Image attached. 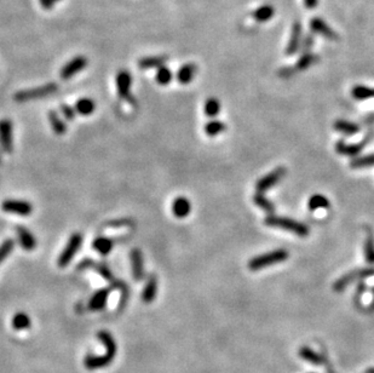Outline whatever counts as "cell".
Listing matches in <instances>:
<instances>
[{
	"label": "cell",
	"mask_w": 374,
	"mask_h": 373,
	"mask_svg": "<svg viewBox=\"0 0 374 373\" xmlns=\"http://www.w3.org/2000/svg\"><path fill=\"white\" fill-rule=\"evenodd\" d=\"M373 165H374V154H369L361 158H355L351 161L352 169H365V167H370V166Z\"/></svg>",
	"instance_id": "e575fe53"
},
{
	"label": "cell",
	"mask_w": 374,
	"mask_h": 373,
	"mask_svg": "<svg viewBox=\"0 0 374 373\" xmlns=\"http://www.w3.org/2000/svg\"><path fill=\"white\" fill-rule=\"evenodd\" d=\"M191 211V203L184 196H178L172 201V213L177 218H185Z\"/></svg>",
	"instance_id": "2e32d148"
},
{
	"label": "cell",
	"mask_w": 374,
	"mask_h": 373,
	"mask_svg": "<svg viewBox=\"0 0 374 373\" xmlns=\"http://www.w3.org/2000/svg\"><path fill=\"white\" fill-rule=\"evenodd\" d=\"M272 15H274V9L269 5H264L262 8L255 10L254 12V18L259 22H265L268 20H270Z\"/></svg>",
	"instance_id": "836d02e7"
},
{
	"label": "cell",
	"mask_w": 374,
	"mask_h": 373,
	"mask_svg": "<svg viewBox=\"0 0 374 373\" xmlns=\"http://www.w3.org/2000/svg\"><path fill=\"white\" fill-rule=\"evenodd\" d=\"M130 260H131V269H132V276L134 280L141 281L144 279V260L143 253L140 249H133L130 252Z\"/></svg>",
	"instance_id": "4fadbf2b"
},
{
	"label": "cell",
	"mask_w": 374,
	"mask_h": 373,
	"mask_svg": "<svg viewBox=\"0 0 374 373\" xmlns=\"http://www.w3.org/2000/svg\"><path fill=\"white\" fill-rule=\"evenodd\" d=\"M172 78H173V74L170 70V68L161 66L159 69H158V72H156L158 84H160V85L170 84L171 80H172Z\"/></svg>",
	"instance_id": "d6a6232c"
},
{
	"label": "cell",
	"mask_w": 374,
	"mask_h": 373,
	"mask_svg": "<svg viewBox=\"0 0 374 373\" xmlns=\"http://www.w3.org/2000/svg\"><path fill=\"white\" fill-rule=\"evenodd\" d=\"M77 269H79V270L93 269V270H96L97 274H100V275L102 276L103 279H106L107 281H109V283H112V284L115 283V279H114V275H113L112 270H110V268L108 266H106L104 263L96 262V260H93L91 258H86V259H84L79 263V266H77Z\"/></svg>",
	"instance_id": "9c48e42d"
},
{
	"label": "cell",
	"mask_w": 374,
	"mask_h": 373,
	"mask_svg": "<svg viewBox=\"0 0 374 373\" xmlns=\"http://www.w3.org/2000/svg\"><path fill=\"white\" fill-rule=\"evenodd\" d=\"M351 95L355 100L363 101V100H367V98L374 97V89H370V87L359 85V86L353 87L351 91Z\"/></svg>",
	"instance_id": "f546056e"
},
{
	"label": "cell",
	"mask_w": 374,
	"mask_h": 373,
	"mask_svg": "<svg viewBox=\"0 0 374 373\" xmlns=\"http://www.w3.org/2000/svg\"><path fill=\"white\" fill-rule=\"evenodd\" d=\"M365 257L366 260L370 264H374V239L372 234H369L365 244Z\"/></svg>",
	"instance_id": "8d00e7d4"
},
{
	"label": "cell",
	"mask_w": 374,
	"mask_h": 373,
	"mask_svg": "<svg viewBox=\"0 0 374 373\" xmlns=\"http://www.w3.org/2000/svg\"><path fill=\"white\" fill-rule=\"evenodd\" d=\"M253 201L257 206H259V208L264 210V211H267L269 213L274 212V203H272L270 200H268L267 198H265L264 195H263V193H259L257 192L253 196Z\"/></svg>",
	"instance_id": "4dcf8cb0"
},
{
	"label": "cell",
	"mask_w": 374,
	"mask_h": 373,
	"mask_svg": "<svg viewBox=\"0 0 374 373\" xmlns=\"http://www.w3.org/2000/svg\"><path fill=\"white\" fill-rule=\"evenodd\" d=\"M57 90H58V85L55 83L44 84L42 86L33 87V89L18 91V92L15 95V101L18 102V103H25V102L28 101L39 100V98L51 96V95L55 94Z\"/></svg>",
	"instance_id": "277c9868"
},
{
	"label": "cell",
	"mask_w": 374,
	"mask_h": 373,
	"mask_svg": "<svg viewBox=\"0 0 374 373\" xmlns=\"http://www.w3.org/2000/svg\"><path fill=\"white\" fill-rule=\"evenodd\" d=\"M16 234H17V240L19 243V246L26 251H33L36 247V239L33 235L29 229L26 227L18 226L16 228Z\"/></svg>",
	"instance_id": "9a60e30c"
},
{
	"label": "cell",
	"mask_w": 374,
	"mask_h": 373,
	"mask_svg": "<svg viewBox=\"0 0 374 373\" xmlns=\"http://www.w3.org/2000/svg\"><path fill=\"white\" fill-rule=\"evenodd\" d=\"M83 245V234L82 233H73L70 235L68 243L65 246L62 252H61L58 259H57V264H58L60 268H66L69 266V263L72 262L77 251L80 250V247Z\"/></svg>",
	"instance_id": "5b68a950"
},
{
	"label": "cell",
	"mask_w": 374,
	"mask_h": 373,
	"mask_svg": "<svg viewBox=\"0 0 374 373\" xmlns=\"http://www.w3.org/2000/svg\"><path fill=\"white\" fill-rule=\"evenodd\" d=\"M311 28L314 32L316 33H320L322 34L323 36H326V38H329V39H336V34L333 30L331 29V27H329L328 25H326L325 22L322 21L321 18H314L311 21Z\"/></svg>",
	"instance_id": "cb8c5ba5"
},
{
	"label": "cell",
	"mask_w": 374,
	"mask_h": 373,
	"mask_svg": "<svg viewBox=\"0 0 374 373\" xmlns=\"http://www.w3.org/2000/svg\"><path fill=\"white\" fill-rule=\"evenodd\" d=\"M195 74H196V66L194 63H187L184 66L180 68V70L177 72V80L180 81L181 84L187 85L191 83V80L194 79Z\"/></svg>",
	"instance_id": "ac0fdd59"
},
{
	"label": "cell",
	"mask_w": 374,
	"mask_h": 373,
	"mask_svg": "<svg viewBox=\"0 0 374 373\" xmlns=\"http://www.w3.org/2000/svg\"><path fill=\"white\" fill-rule=\"evenodd\" d=\"M97 337L101 342H102L104 347H106V354L102 356L99 355H87L84 359V365L87 369L93 371V369H99L106 367L113 361V359L116 356V343L114 341L113 335L108 331H100L97 333Z\"/></svg>",
	"instance_id": "6da1fadb"
},
{
	"label": "cell",
	"mask_w": 374,
	"mask_h": 373,
	"mask_svg": "<svg viewBox=\"0 0 374 373\" xmlns=\"http://www.w3.org/2000/svg\"><path fill=\"white\" fill-rule=\"evenodd\" d=\"M301 36H302L301 25L296 23V25L293 26L292 36H291V39H289L287 50H286V53H287V55H293V53L297 52L299 44H301Z\"/></svg>",
	"instance_id": "603a6c76"
},
{
	"label": "cell",
	"mask_w": 374,
	"mask_h": 373,
	"mask_svg": "<svg viewBox=\"0 0 374 373\" xmlns=\"http://www.w3.org/2000/svg\"><path fill=\"white\" fill-rule=\"evenodd\" d=\"M0 145L6 153H12L13 151L12 123L9 119L0 120Z\"/></svg>",
	"instance_id": "30bf717a"
},
{
	"label": "cell",
	"mask_w": 374,
	"mask_h": 373,
	"mask_svg": "<svg viewBox=\"0 0 374 373\" xmlns=\"http://www.w3.org/2000/svg\"><path fill=\"white\" fill-rule=\"evenodd\" d=\"M39 2L40 5H42L44 9H51L57 2H60V0H39Z\"/></svg>",
	"instance_id": "b9f144b4"
},
{
	"label": "cell",
	"mask_w": 374,
	"mask_h": 373,
	"mask_svg": "<svg viewBox=\"0 0 374 373\" xmlns=\"http://www.w3.org/2000/svg\"><path fill=\"white\" fill-rule=\"evenodd\" d=\"M220 110H221L220 101H218L217 98H208L204 107L205 114H206L207 117L213 118V117H215V115H218Z\"/></svg>",
	"instance_id": "1f68e13d"
},
{
	"label": "cell",
	"mask_w": 374,
	"mask_h": 373,
	"mask_svg": "<svg viewBox=\"0 0 374 373\" xmlns=\"http://www.w3.org/2000/svg\"><path fill=\"white\" fill-rule=\"evenodd\" d=\"M75 111L80 115H90L95 111L96 103L89 97L79 98L75 103Z\"/></svg>",
	"instance_id": "7402d4cb"
},
{
	"label": "cell",
	"mask_w": 374,
	"mask_h": 373,
	"mask_svg": "<svg viewBox=\"0 0 374 373\" xmlns=\"http://www.w3.org/2000/svg\"><path fill=\"white\" fill-rule=\"evenodd\" d=\"M264 222L265 225L268 227H271V228H280L287 230V232L294 233L296 235L301 237L308 236V234L310 233V229L304 225V223H301L298 222V220H294L292 218H287V217L268 216Z\"/></svg>",
	"instance_id": "7a4b0ae2"
},
{
	"label": "cell",
	"mask_w": 374,
	"mask_h": 373,
	"mask_svg": "<svg viewBox=\"0 0 374 373\" xmlns=\"http://www.w3.org/2000/svg\"><path fill=\"white\" fill-rule=\"evenodd\" d=\"M48 118H49L50 125H51L52 130L56 135L61 136V135L66 134V132H67V125L56 110H53V109L50 110L48 113Z\"/></svg>",
	"instance_id": "ffe728a7"
},
{
	"label": "cell",
	"mask_w": 374,
	"mask_h": 373,
	"mask_svg": "<svg viewBox=\"0 0 374 373\" xmlns=\"http://www.w3.org/2000/svg\"><path fill=\"white\" fill-rule=\"evenodd\" d=\"M329 205H331L329 200L321 194L312 195L308 201V208L310 211H316V210L320 209H328Z\"/></svg>",
	"instance_id": "484cf974"
},
{
	"label": "cell",
	"mask_w": 374,
	"mask_h": 373,
	"mask_svg": "<svg viewBox=\"0 0 374 373\" xmlns=\"http://www.w3.org/2000/svg\"><path fill=\"white\" fill-rule=\"evenodd\" d=\"M3 211L21 217H27L33 212V205L26 200L8 199L2 203Z\"/></svg>",
	"instance_id": "8992f818"
},
{
	"label": "cell",
	"mask_w": 374,
	"mask_h": 373,
	"mask_svg": "<svg viewBox=\"0 0 374 373\" xmlns=\"http://www.w3.org/2000/svg\"><path fill=\"white\" fill-rule=\"evenodd\" d=\"M60 110H61V113H62L63 118H65L67 121H73L74 119H75V114H76L75 108L70 107L69 104L62 103L60 106Z\"/></svg>",
	"instance_id": "ab89813d"
},
{
	"label": "cell",
	"mask_w": 374,
	"mask_h": 373,
	"mask_svg": "<svg viewBox=\"0 0 374 373\" xmlns=\"http://www.w3.org/2000/svg\"><path fill=\"white\" fill-rule=\"evenodd\" d=\"M301 356H302L303 359H305V360L312 362V364L319 365V364H321V362H322L321 361V358H320V356L318 354H315L314 351L310 350V349H308V348H303L302 349V350H301Z\"/></svg>",
	"instance_id": "f35d334b"
},
{
	"label": "cell",
	"mask_w": 374,
	"mask_h": 373,
	"mask_svg": "<svg viewBox=\"0 0 374 373\" xmlns=\"http://www.w3.org/2000/svg\"><path fill=\"white\" fill-rule=\"evenodd\" d=\"M225 125L220 120H211L205 125V132H206L207 136L210 137H214V136H218L222 132H224Z\"/></svg>",
	"instance_id": "f1b7e54d"
},
{
	"label": "cell",
	"mask_w": 374,
	"mask_h": 373,
	"mask_svg": "<svg viewBox=\"0 0 374 373\" xmlns=\"http://www.w3.org/2000/svg\"><path fill=\"white\" fill-rule=\"evenodd\" d=\"M370 276H374V268H365V269L353 270L351 273L345 274V275L340 277L339 280H337L333 288H334V291H343L348 285L351 284L352 281L359 279H365V277H370Z\"/></svg>",
	"instance_id": "52a82bcc"
},
{
	"label": "cell",
	"mask_w": 374,
	"mask_h": 373,
	"mask_svg": "<svg viewBox=\"0 0 374 373\" xmlns=\"http://www.w3.org/2000/svg\"><path fill=\"white\" fill-rule=\"evenodd\" d=\"M285 175H286L285 167L280 166V167L275 169L274 171L270 172V174H268L267 176H264V177L261 178L257 182V184H255L257 192L264 193L265 191H269V189L272 188L275 184H278V183L285 177Z\"/></svg>",
	"instance_id": "ba28073f"
},
{
	"label": "cell",
	"mask_w": 374,
	"mask_h": 373,
	"mask_svg": "<svg viewBox=\"0 0 374 373\" xmlns=\"http://www.w3.org/2000/svg\"><path fill=\"white\" fill-rule=\"evenodd\" d=\"M158 293V279L154 274L148 277L146 286H144L142 291V301L146 304H149L156 298Z\"/></svg>",
	"instance_id": "e0dca14e"
},
{
	"label": "cell",
	"mask_w": 374,
	"mask_h": 373,
	"mask_svg": "<svg viewBox=\"0 0 374 373\" xmlns=\"http://www.w3.org/2000/svg\"><path fill=\"white\" fill-rule=\"evenodd\" d=\"M306 8H315L318 4V0H304Z\"/></svg>",
	"instance_id": "7bdbcfd3"
},
{
	"label": "cell",
	"mask_w": 374,
	"mask_h": 373,
	"mask_svg": "<svg viewBox=\"0 0 374 373\" xmlns=\"http://www.w3.org/2000/svg\"><path fill=\"white\" fill-rule=\"evenodd\" d=\"M109 293H110V288H101V290L96 291V292L92 294V297L90 298L87 308L92 311L103 310L107 305Z\"/></svg>",
	"instance_id": "5bb4252c"
},
{
	"label": "cell",
	"mask_w": 374,
	"mask_h": 373,
	"mask_svg": "<svg viewBox=\"0 0 374 373\" xmlns=\"http://www.w3.org/2000/svg\"><path fill=\"white\" fill-rule=\"evenodd\" d=\"M334 128L337 131L342 132V134H345V135H355L360 131L359 125L350 123V121H346V120L336 121Z\"/></svg>",
	"instance_id": "83f0119b"
},
{
	"label": "cell",
	"mask_w": 374,
	"mask_h": 373,
	"mask_svg": "<svg viewBox=\"0 0 374 373\" xmlns=\"http://www.w3.org/2000/svg\"><path fill=\"white\" fill-rule=\"evenodd\" d=\"M288 258V252L284 249L271 251V252L261 254L254 257L248 262V268L251 270H261L264 268L274 266L276 263H281Z\"/></svg>",
	"instance_id": "3957f363"
},
{
	"label": "cell",
	"mask_w": 374,
	"mask_h": 373,
	"mask_svg": "<svg viewBox=\"0 0 374 373\" xmlns=\"http://www.w3.org/2000/svg\"><path fill=\"white\" fill-rule=\"evenodd\" d=\"M131 84H132V77L127 70H120L116 74V87L117 95L121 100L130 101L131 98Z\"/></svg>",
	"instance_id": "7c38bea8"
},
{
	"label": "cell",
	"mask_w": 374,
	"mask_h": 373,
	"mask_svg": "<svg viewBox=\"0 0 374 373\" xmlns=\"http://www.w3.org/2000/svg\"><path fill=\"white\" fill-rule=\"evenodd\" d=\"M30 318L23 311H19L12 318V327L16 331H23L30 327Z\"/></svg>",
	"instance_id": "4316f807"
},
{
	"label": "cell",
	"mask_w": 374,
	"mask_h": 373,
	"mask_svg": "<svg viewBox=\"0 0 374 373\" xmlns=\"http://www.w3.org/2000/svg\"><path fill=\"white\" fill-rule=\"evenodd\" d=\"M93 250H96L97 252L102 254V256H107L112 252L114 247V241L110 237L107 236H97L92 243Z\"/></svg>",
	"instance_id": "d6986e66"
},
{
	"label": "cell",
	"mask_w": 374,
	"mask_h": 373,
	"mask_svg": "<svg viewBox=\"0 0 374 373\" xmlns=\"http://www.w3.org/2000/svg\"><path fill=\"white\" fill-rule=\"evenodd\" d=\"M315 62V56H312L311 53H305V55H303L301 57V60L298 61L297 66H296V68L299 70H303V69H306V68L311 66L312 63Z\"/></svg>",
	"instance_id": "60d3db41"
},
{
	"label": "cell",
	"mask_w": 374,
	"mask_h": 373,
	"mask_svg": "<svg viewBox=\"0 0 374 373\" xmlns=\"http://www.w3.org/2000/svg\"><path fill=\"white\" fill-rule=\"evenodd\" d=\"M363 143L360 144H346L344 142H338L336 145L337 152L339 154L343 155H349V157H353V155H357L360 152L362 151Z\"/></svg>",
	"instance_id": "d4e9b609"
},
{
	"label": "cell",
	"mask_w": 374,
	"mask_h": 373,
	"mask_svg": "<svg viewBox=\"0 0 374 373\" xmlns=\"http://www.w3.org/2000/svg\"><path fill=\"white\" fill-rule=\"evenodd\" d=\"M106 226L109 227V228H125V227L133 226V220L130 218L113 219V220H109V222H107Z\"/></svg>",
	"instance_id": "74e56055"
},
{
	"label": "cell",
	"mask_w": 374,
	"mask_h": 373,
	"mask_svg": "<svg viewBox=\"0 0 374 373\" xmlns=\"http://www.w3.org/2000/svg\"><path fill=\"white\" fill-rule=\"evenodd\" d=\"M87 59L84 56H76L69 61L68 63H66L63 66L62 70H61V78L63 80L70 79V78L75 76V74L80 73L87 66Z\"/></svg>",
	"instance_id": "8fae6325"
},
{
	"label": "cell",
	"mask_w": 374,
	"mask_h": 373,
	"mask_svg": "<svg viewBox=\"0 0 374 373\" xmlns=\"http://www.w3.org/2000/svg\"><path fill=\"white\" fill-rule=\"evenodd\" d=\"M167 61V56H149L141 59L138 67L141 69H151V68H160Z\"/></svg>",
	"instance_id": "44dd1931"
},
{
	"label": "cell",
	"mask_w": 374,
	"mask_h": 373,
	"mask_svg": "<svg viewBox=\"0 0 374 373\" xmlns=\"http://www.w3.org/2000/svg\"><path fill=\"white\" fill-rule=\"evenodd\" d=\"M13 247H15V241L12 239H6L5 241H3L2 245H0V264L4 262L6 257H9V254L12 252Z\"/></svg>",
	"instance_id": "d590c367"
}]
</instances>
